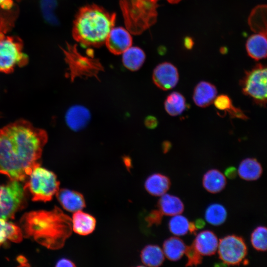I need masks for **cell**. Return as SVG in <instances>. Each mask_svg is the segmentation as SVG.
<instances>
[{"mask_svg": "<svg viewBox=\"0 0 267 267\" xmlns=\"http://www.w3.org/2000/svg\"><path fill=\"white\" fill-rule=\"evenodd\" d=\"M48 136L43 129L23 119L0 129V174L23 181L39 162Z\"/></svg>", "mask_w": 267, "mask_h": 267, "instance_id": "6da1fadb", "label": "cell"}, {"mask_svg": "<svg viewBox=\"0 0 267 267\" xmlns=\"http://www.w3.org/2000/svg\"><path fill=\"white\" fill-rule=\"evenodd\" d=\"M20 223L23 236L52 250L62 248L72 231L71 219L56 206L50 211L26 213Z\"/></svg>", "mask_w": 267, "mask_h": 267, "instance_id": "7a4b0ae2", "label": "cell"}, {"mask_svg": "<svg viewBox=\"0 0 267 267\" xmlns=\"http://www.w3.org/2000/svg\"><path fill=\"white\" fill-rule=\"evenodd\" d=\"M116 19L110 12L95 4L85 5L78 10L73 21L72 36L84 47H99L105 44Z\"/></svg>", "mask_w": 267, "mask_h": 267, "instance_id": "3957f363", "label": "cell"}, {"mask_svg": "<svg viewBox=\"0 0 267 267\" xmlns=\"http://www.w3.org/2000/svg\"><path fill=\"white\" fill-rule=\"evenodd\" d=\"M159 0H120L126 28L131 34L140 35L155 23Z\"/></svg>", "mask_w": 267, "mask_h": 267, "instance_id": "277c9868", "label": "cell"}, {"mask_svg": "<svg viewBox=\"0 0 267 267\" xmlns=\"http://www.w3.org/2000/svg\"><path fill=\"white\" fill-rule=\"evenodd\" d=\"M62 49L69 67V76L71 81L83 76L96 77L98 72L103 69L98 59L94 57L91 49H88L85 55L79 51L76 44L67 43Z\"/></svg>", "mask_w": 267, "mask_h": 267, "instance_id": "5b68a950", "label": "cell"}, {"mask_svg": "<svg viewBox=\"0 0 267 267\" xmlns=\"http://www.w3.org/2000/svg\"><path fill=\"white\" fill-rule=\"evenodd\" d=\"M29 176L23 187L29 190L34 201H50L59 189L56 176L40 166L35 168Z\"/></svg>", "mask_w": 267, "mask_h": 267, "instance_id": "8992f818", "label": "cell"}, {"mask_svg": "<svg viewBox=\"0 0 267 267\" xmlns=\"http://www.w3.org/2000/svg\"><path fill=\"white\" fill-rule=\"evenodd\" d=\"M6 34L0 33V72L10 73L16 66L26 65L28 58L23 52L22 40Z\"/></svg>", "mask_w": 267, "mask_h": 267, "instance_id": "52a82bcc", "label": "cell"}, {"mask_svg": "<svg viewBox=\"0 0 267 267\" xmlns=\"http://www.w3.org/2000/svg\"><path fill=\"white\" fill-rule=\"evenodd\" d=\"M267 73L266 66L259 63L246 71L239 82L243 93L262 107L267 102Z\"/></svg>", "mask_w": 267, "mask_h": 267, "instance_id": "ba28073f", "label": "cell"}, {"mask_svg": "<svg viewBox=\"0 0 267 267\" xmlns=\"http://www.w3.org/2000/svg\"><path fill=\"white\" fill-rule=\"evenodd\" d=\"M25 191L23 186L17 180H11L7 184L2 185L0 218H14L15 213L26 204Z\"/></svg>", "mask_w": 267, "mask_h": 267, "instance_id": "9c48e42d", "label": "cell"}, {"mask_svg": "<svg viewBox=\"0 0 267 267\" xmlns=\"http://www.w3.org/2000/svg\"><path fill=\"white\" fill-rule=\"evenodd\" d=\"M221 260L227 265H238L245 258L247 249L243 238L234 235L221 239L218 247Z\"/></svg>", "mask_w": 267, "mask_h": 267, "instance_id": "30bf717a", "label": "cell"}, {"mask_svg": "<svg viewBox=\"0 0 267 267\" xmlns=\"http://www.w3.org/2000/svg\"><path fill=\"white\" fill-rule=\"evenodd\" d=\"M152 79L158 88L168 90L177 85L179 79L178 72L177 68L172 63L162 62L154 68Z\"/></svg>", "mask_w": 267, "mask_h": 267, "instance_id": "8fae6325", "label": "cell"}, {"mask_svg": "<svg viewBox=\"0 0 267 267\" xmlns=\"http://www.w3.org/2000/svg\"><path fill=\"white\" fill-rule=\"evenodd\" d=\"M131 33L122 27H113L108 34L105 44L109 51L115 55L123 54L132 46Z\"/></svg>", "mask_w": 267, "mask_h": 267, "instance_id": "7c38bea8", "label": "cell"}, {"mask_svg": "<svg viewBox=\"0 0 267 267\" xmlns=\"http://www.w3.org/2000/svg\"><path fill=\"white\" fill-rule=\"evenodd\" d=\"M55 194L61 206L67 211L74 213L86 207L84 196L78 191L62 188L59 189Z\"/></svg>", "mask_w": 267, "mask_h": 267, "instance_id": "4fadbf2b", "label": "cell"}, {"mask_svg": "<svg viewBox=\"0 0 267 267\" xmlns=\"http://www.w3.org/2000/svg\"><path fill=\"white\" fill-rule=\"evenodd\" d=\"M91 118L89 111L84 106L76 105L66 112L65 120L68 127L74 131H79L86 127Z\"/></svg>", "mask_w": 267, "mask_h": 267, "instance_id": "5bb4252c", "label": "cell"}, {"mask_svg": "<svg viewBox=\"0 0 267 267\" xmlns=\"http://www.w3.org/2000/svg\"><path fill=\"white\" fill-rule=\"evenodd\" d=\"M217 92V88L213 84L206 81H201L194 88L193 101L199 107H207L214 102Z\"/></svg>", "mask_w": 267, "mask_h": 267, "instance_id": "9a60e30c", "label": "cell"}, {"mask_svg": "<svg viewBox=\"0 0 267 267\" xmlns=\"http://www.w3.org/2000/svg\"><path fill=\"white\" fill-rule=\"evenodd\" d=\"M193 244L202 256H210L217 251L219 241L213 232L207 230L196 235Z\"/></svg>", "mask_w": 267, "mask_h": 267, "instance_id": "2e32d148", "label": "cell"}, {"mask_svg": "<svg viewBox=\"0 0 267 267\" xmlns=\"http://www.w3.org/2000/svg\"><path fill=\"white\" fill-rule=\"evenodd\" d=\"M72 221V230L80 235H87L95 229L96 221L90 214L78 211L73 215Z\"/></svg>", "mask_w": 267, "mask_h": 267, "instance_id": "e0dca14e", "label": "cell"}, {"mask_svg": "<svg viewBox=\"0 0 267 267\" xmlns=\"http://www.w3.org/2000/svg\"><path fill=\"white\" fill-rule=\"evenodd\" d=\"M248 54L253 59L259 60L267 56L266 34L256 33L250 36L246 44Z\"/></svg>", "mask_w": 267, "mask_h": 267, "instance_id": "ac0fdd59", "label": "cell"}, {"mask_svg": "<svg viewBox=\"0 0 267 267\" xmlns=\"http://www.w3.org/2000/svg\"><path fill=\"white\" fill-rule=\"evenodd\" d=\"M171 185L169 178L161 174L155 173L146 179L144 187L146 190L151 195L161 196L166 193Z\"/></svg>", "mask_w": 267, "mask_h": 267, "instance_id": "d6986e66", "label": "cell"}, {"mask_svg": "<svg viewBox=\"0 0 267 267\" xmlns=\"http://www.w3.org/2000/svg\"><path fill=\"white\" fill-rule=\"evenodd\" d=\"M263 169L261 164L253 158L243 160L240 163L237 173L241 178L246 180H255L261 176Z\"/></svg>", "mask_w": 267, "mask_h": 267, "instance_id": "ffe728a7", "label": "cell"}, {"mask_svg": "<svg viewBox=\"0 0 267 267\" xmlns=\"http://www.w3.org/2000/svg\"><path fill=\"white\" fill-rule=\"evenodd\" d=\"M158 206L163 215L167 216L180 214L184 210L183 204L178 197L166 193L161 196Z\"/></svg>", "mask_w": 267, "mask_h": 267, "instance_id": "44dd1931", "label": "cell"}, {"mask_svg": "<svg viewBox=\"0 0 267 267\" xmlns=\"http://www.w3.org/2000/svg\"><path fill=\"white\" fill-rule=\"evenodd\" d=\"M145 58V54L141 48L131 46L123 53L122 62L126 68L135 71L141 67Z\"/></svg>", "mask_w": 267, "mask_h": 267, "instance_id": "7402d4cb", "label": "cell"}, {"mask_svg": "<svg viewBox=\"0 0 267 267\" xmlns=\"http://www.w3.org/2000/svg\"><path fill=\"white\" fill-rule=\"evenodd\" d=\"M202 183L206 190L212 193H216L225 187L226 181L224 175L221 172L216 169H212L204 174Z\"/></svg>", "mask_w": 267, "mask_h": 267, "instance_id": "603a6c76", "label": "cell"}, {"mask_svg": "<svg viewBox=\"0 0 267 267\" xmlns=\"http://www.w3.org/2000/svg\"><path fill=\"white\" fill-rule=\"evenodd\" d=\"M186 247L182 240L178 237H171L164 241L162 250L164 255L168 259L176 261L183 255Z\"/></svg>", "mask_w": 267, "mask_h": 267, "instance_id": "cb8c5ba5", "label": "cell"}, {"mask_svg": "<svg viewBox=\"0 0 267 267\" xmlns=\"http://www.w3.org/2000/svg\"><path fill=\"white\" fill-rule=\"evenodd\" d=\"M140 258L142 262L149 267L160 266L164 261V254L162 249L156 245H147L141 250Z\"/></svg>", "mask_w": 267, "mask_h": 267, "instance_id": "d4e9b609", "label": "cell"}, {"mask_svg": "<svg viewBox=\"0 0 267 267\" xmlns=\"http://www.w3.org/2000/svg\"><path fill=\"white\" fill-rule=\"evenodd\" d=\"M23 234L20 227L6 220L0 218V246L7 240L19 243L22 240Z\"/></svg>", "mask_w": 267, "mask_h": 267, "instance_id": "484cf974", "label": "cell"}, {"mask_svg": "<svg viewBox=\"0 0 267 267\" xmlns=\"http://www.w3.org/2000/svg\"><path fill=\"white\" fill-rule=\"evenodd\" d=\"M186 106L184 97L178 91H173L170 93L164 102L165 110L172 116L181 114L185 109Z\"/></svg>", "mask_w": 267, "mask_h": 267, "instance_id": "4316f807", "label": "cell"}, {"mask_svg": "<svg viewBox=\"0 0 267 267\" xmlns=\"http://www.w3.org/2000/svg\"><path fill=\"white\" fill-rule=\"evenodd\" d=\"M248 21L251 29L255 32L267 34L266 6L260 5L255 8Z\"/></svg>", "mask_w": 267, "mask_h": 267, "instance_id": "83f0119b", "label": "cell"}, {"mask_svg": "<svg viewBox=\"0 0 267 267\" xmlns=\"http://www.w3.org/2000/svg\"><path fill=\"white\" fill-rule=\"evenodd\" d=\"M205 217L207 222L211 224L219 225L225 222L227 217V212L222 205L214 203L207 208Z\"/></svg>", "mask_w": 267, "mask_h": 267, "instance_id": "f1b7e54d", "label": "cell"}, {"mask_svg": "<svg viewBox=\"0 0 267 267\" xmlns=\"http://www.w3.org/2000/svg\"><path fill=\"white\" fill-rule=\"evenodd\" d=\"M189 222L187 219L180 214L173 216L169 222V228L174 235L181 236L188 231Z\"/></svg>", "mask_w": 267, "mask_h": 267, "instance_id": "f546056e", "label": "cell"}, {"mask_svg": "<svg viewBox=\"0 0 267 267\" xmlns=\"http://www.w3.org/2000/svg\"><path fill=\"white\" fill-rule=\"evenodd\" d=\"M267 228L265 226L257 227L252 232L251 242L253 247L258 251L267 250Z\"/></svg>", "mask_w": 267, "mask_h": 267, "instance_id": "4dcf8cb0", "label": "cell"}, {"mask_svg": "<svg viewBox=\"0 0 267 267\" xmlns=\"http://www.w3.org/2000/svg\"><path fill=\"white\" fill-rule=\"evenodd\" d=\"M16 15L13 10H0V33L9 31L14 25Z\"/></svg>", "mask_w": 267, "mask_h": 267, "instance_id": "1f68e13d", "label": "cell"}, {"mask_svg": "<svg viewBox=\"0 0 267 267\" xmlns=\"http://www.w3.org/2000/svg\"><path fill=\"white\" fill-rule=\"evenodd\" d=\"M184 254L187 258L186 266H197L202 263V255L197 251L193 244L186 246Z\"/></svg>", "mask_w": 267, "mask_h": 267, "instance_id": "d6a6232c", "label": "cell"}, {"mask_svg": "<svg viewBox=\"0 0 267 267\" xmlns=\"http://www.w3.org/2000/svg\"><path fill=\"white\" fill-rule=\"evenodd\" d=\"M214 103L217 109L224 113L228 112L233 106L231 99L226 94H221L216 96Z\"/></svg>", "mask_w": 267, "mask_h": 267, "instance_id": "836d02e7", "label": "cell"}, {"mask_svg": "<svg viewBox=\"0 0 267 267\" xmlns=\"http://www.w3.org/2000/svg\"><path fill=\"white\" fill-rule=\"evenodd\" d=\"M162 217L163 214L159 210H154L150 212L145 218L147 226L160 224Z\"/></svg>", "mask_w": 267, "mask_h": 267, "instance_id": "e575fe53", "label": "cell"}, {"mask_svg": "<svg viewBox=\"0 0 267 267\" xmlns=\"http://www.w3.org/2000/svg\"><path fill=\"white\" fill-rule=\"evenodd\" d=\"M231 118H236L243 120H247V116L244 114L243 111L240 109L233 106L231 109L228 112Z\"/></svg>", "mask_w": 267, "mask_h": 267, "instance_id": "d590c367", "label": "cell"}, {"mask_svg": "<svg viewBox=\"0 0 267 267\" xmlns=\"http://www.w3.org/2000/svg\"><path fill=\"white\" fill-rule=\"evenodd\" d=\"M158 124L157 118L153 116H148L145 118L144 125L148 129H154L156 128Z\"/></svg>", "mask_w": 267, "mask_h": 267, "instance_id": "8d00e7d4", "label": "cell"}, {"mask_svg": "<svg viewBox=\"0 0 267 267\" xmlns=\"http://www.w3.org/2000/svg\"><path fill=\"white\" fill-rule=\"evenodd\" d=\"M14 8L13 0H0V10L9 11Z\"/></svg>", "mask_w": 267, "mask_h": 267, "instance_id": "74e56055", "label": "cell"}, {"mask_svg": "<svg viewBox=\"0 0 267 267\" xmlns=\"http://www.w3.org/2000/svg\"><path fill=\"white\" fill-rule=\"evenodd\" d=\"M224 174L228 178L233 179L236 177L237 170L235 167H229L225 170Z\"/></svg>", "mask_w": 267, "mask_h": 267, "instance_id": "f35d334b", "label": "cell"}, {"mask_svg": "<svg viewBox=\"0 0 267 267\" xmlns=\"http://www.w3.org/2000/svg\"><path fill=\"white\" fill-rule=\"evenodd\" d=\"M56 267H75L73 262L67 259H61L56 263Z\"/></svg>", "mask_w": 267, "mask_h": 267, "instance_id": "ab89813d", "label": "cell"}, {"mask_svg": "<svg viewBox=\"0 0 267 267\" xmlns=\"http://www.w3.org/2000/svg\"><path fill=\"white\" fill-rule=\"evenodd\" d=\"M194 224L198 229H201L203 228L205 225V222L202 219H198L194 222Z\"/></svg>", "mask_w": 267, "mask_h": 267, "instance_id": "60d3db41", "label": "cell"}, {"mask_svg": "<svg viewBox=\"0 0 267 267\" xmlns=\"http://www.w3.org/2000/svg\"><path fill=\"white\" fill-rule=\"evenodd\" d=\"M172 144L169 141H165L162 143V149L164 153L168 152L171 148Z\"/></svg>", "mask_w": 267, "mask_h": 267, "instance_id": "b9f144b4", "label": "cell"}, {"mask_svg": "<svg viewBox=\"0 0 267 267\" xmlns=\"http://www.w3.org/2000/svg\"><path fill=\"white\" fill-rule=\"evenodd\" d=\"M197 230L196 228L194 222H189L188 225V231L191 233H195V231Z\"/></svg>", "mask_w": 267, "mask_h": 267, "instance_id": "7bdbcfd3", "label": "cell"}, {"mask_svg": "<svg viewBox=\"0 0 267 267\" xmlns=\"http://www.w3.org/2000/svg\"><path fill=\"white\" fill-rule=\"evenodd\" d=\"M185 46L187 47V48H190L192 46V40L189 38H188L187 39V41H185Z\"/></svg>", "mask_w": 267, "mask_h": 267, "instance_id": "ee69618b", "label": "cell"}, {"mask_svg": "<svg viewBox=\"0 0 267 267\" xmlns=\"http://www.w3.org/2000/svg\"><path fill=\"white\" fill-rule=\"evenodd\" d=\"M168 2L171 3H176L178 2L181 0H167Z\"/></svg>", "mask_w": 267, "mask_h": 267, "instance_id": "f6af8a7d", "label": "cell"}]
</instances>
